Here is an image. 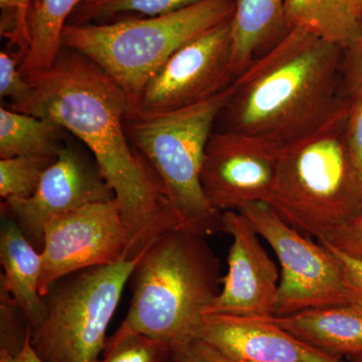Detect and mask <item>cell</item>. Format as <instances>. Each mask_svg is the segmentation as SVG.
I'll list each match as a JSON object with an SVG mask.
<instances>
[{
    "instance_id": "cell-1",
    "label": "cell",
    "mask_w": 362,
    "mask_h": 362,
    "mask_svg": "<svg viewBox=\"0 0 362 362\" xmlns=\"http://www.w3.org/2000/svg\"><path fill=\"white\" fill-rule=\"evenodd\" d=\"M32 82V98L16 111L57 123L87 145L120 204L129 235L128 259L182 228L156 170L126 132L127 97L103 70L78 52L62 49L51 70Z\"/></svg>"
},
{
    "instance_id": "cell-2",
    "label": "cell",
    "mask_w": 362,
    "mask_h": 362,
    "mask_svg": "<svg viewBox=\"0 0 362 362\" xmlns=\"http://www.w3.org/2000/svg\"><path fill=\"white\" fill-rule=\"evenodd\" d=\"M344 49L294 28L230 86L218 121L237 133L282 149L308 137L346 110Z\"/></svg>"
},
{
    "instance_id": "cell-3",
    "label": "cell",
    "mask_w": 362,
    "mask_h": 362,
    "mask_svg": "<svg viewBox=\"0 0 362 362\" xmlns=\"http://www.w3.org/2000/svg\"><path fill=\"white\" fill-rule=\"evenodd\" d=\"M206 238L178 228L148 247L130 277L124 324L168 342L170 350L197 337L223 281Z\"/></svg>"
},
{
    "instance_id": "cell-4",
    "label": "cell",
    "mask_w": 362,
    "mask_h": 362,
    "mask_svg": "<svg viewBox=\"0 0 362 362\" xmlns=\"http://www.w3.org/2000/svg\"><path fill=\"white\" fill-rule=\"evenodd\" d=\"M347 110L279 152L268 204L297 232L318 242L362 211V183L345 139Z\"/></svg>"
},
{
    "instance_id": "cell-5",
    "label": "cell",
    "mask_w": 362,
    "mask_h": 362,
    "mask_svg": "<svg viewBox=\"0 0 362 362\" xmlns=\"http://www.w3.org/2000/svg\"><path fill=\"white\" fill-rule=\"evenodd\" d=\"M235 6V0H202L154 18L68 23L62 44L103 70L127 97L132 114L150 78L169 57L211 28L232 20Z\"/></svg>"
},
{
    "instance_id": "cell-6",
    "label": "cell",
    "mask_w": 362,
    "mask_h": 362,
    "mask_svg": "<svg viewBox=\"0 0 362 362\" xmlns=\"http://www.w3.org/2000/svg\"><path fill=\"white\" fill-rule=\"evenodd\" d=\"M230 87L206 101L156 116L126 117L131 143L161 180L182 228L209 237L221 232V214L202 190L204 153Z\"/></svg>"
},
{
    "instance_id": "cell-7",
    "label": "cell",
    "mask_w": 362,
    "mask_h": 362,
    "mask_svg": "<svg viewBox=\"0 0 362 362\" xmlns=\"http://www.w3.org/2000/svg\"><path fill=\"white\" fill-rule=\"evenodd\" d=\"M142 255L75 272L49 288L45 296L47 315L37 327L30 329L33 349L42 361L96 362L99 359L124 288Z\"/></svg>"
},
{
    "instance_id": "cell-8",
    "label": "cell",
    "mask_w": 362,
    "mask_h": 362,
    "mask_svg": "<svg viewBox=\"0 0 362 362\" xmlns=\"http://www.w3.org/2000/svg\"><path fill=\"white\" fill-rule=\"evenodd\" d=\"M280 262L275 316L334 305L354 303L337 252L305 237L281 218L267 202L240 209Z\"/></svg>"
},
{
    "instance_id": "cell-9",
    "label": "cell",
    "mask_w": 362,
    "mask_h": 362,
    "mask_svg": "<svg viewBox=\"0 0 362 362\" xmlns=\"http://www.w3.org/2000/svg\"><path fill=\"white\" fill-rule=\"evenodd\" d=\"M129 246L116 199L56 216L45 226L40 294L45 297L57 281L75 272L128 259Z\"/></svg>"
},
{
    "instance_id": "cell-10",
    "label": "cell",
    "mask_w": 362,
    "mask_h": 362,
    "mask_svg": "<svg viewBox=\"0 0 362 362\" xmlns=\"http://www.w3.org/2000/svg\"><path fill=\"white\" fill-rule=\"evenodd\" d=\"M230 21L169 57L150 78L129 116H156L201 103L232 85Z\"/></svg>"
},
{
    "instance_id": "cell-11",
    "label": "cell",
    "mask_w": 362,
    "mask_h": 362,
    "mask_svg": "<svg viewBox=\"0 0 362 362\" xmlns=\"http://www.w3.org/2000/svg\"><path fill=\"white\" fill-rule=\"evenodd\" d=\"M280 149L247 136L214 131L204 153L202 190L214 209L240 211L270 199Z\"/></svg>"
},
{
    "instance_id": "cell-12",
    "label": "cell",
    "mask_w": 362,
    "mask_h": 362,
    "mask_svg": "<svg viewBox=\"0 0 362 362\" xmlns=\"http://www.w3.org/2000/svg\"><path fill=\"white\" fill-rule=\"evenodd\" d=\"M115 199L100 175L97 164L65 146L45 170L37 192L25 199H7L0 204L1 216L13 221L37 251L44 245L45 226L52 218L86 204Z\"/></svg>"
},
{
    "instance_id": "cell-13",
    "label": "cell",
    "mask_w": 362,
    "mask_h": 362,
    "mask_svg": "<svg viewBox=\"0 0 362 362\" xmlns=\"http://www.w3.org/2000/svg\"><path fill=\"white\" fill-rule=\"evenodd\" d=\"M221 232L230 235L233 243L223 287L207 314L262 319L275 316L279 272L262 246L259 233L238 211L221 214Z\"/></svg>"
},
{
    "instance_id": "cell-14",
    "label": "cell",
    "mask_w": 362,
    "mask_h": 362,
    "mask_svg": "<svg viewBox=\"0 0 362 362\" xmlns=\"http://www.w3.org/2000/svg\"><path fill=\"white\" fill-rule=\"evenodd\" d=\"M202 341L226 356L259 362H349L327 356L293 337L271 318L206 314Z\"/></svg>"
},
{
    "instance_id": "cell-15",
    "label": "cell",
    "mask_w": 362,
    "mask_h": 362,
    "mask_svg": "<svg viewBox=\"0 0 362 362\" xmlns=\"http://www.w3.org/2000/svg\"><path fill=\"white\" fill-rule=\"evenodd\" d=\"M272 321L293 337L337 358L362 357V305L347 303L308 309Z\"/></svg>"
},
{
    "instance_id": "cell-16",
    "label": "cell",
    "mask_w": 362,
    "mask_h": 362,
    "mask_svg": "<svg viewBox=\"0 0 362 362\" xmlns=\"http://www.w3.org/2000/svg\"><path fill=\"white\" fill-rule=\"evenodd\" d=\"M230 69L237 78L292 30L285 0H235L230 20Z\"/></svg>"
},
{
    "instance_id": "cell-17",
    "label": "cell",
    "mask_w": 362,
    "mask_h": 362,
    "mask_svg": "<svg viewBox=\"0 0 362 362\" xmlns=\"http://www.w3.org/2000/svg\"><path fill=\"white\" fill-rule=\"evenodd\" d=\"M0 263L4 273L0 283L13 295L35 329L47 315L45 297L40 294V252L26 239L20 226L1 216Z\"/></svg>"
},
{
    "instance_id": "cell-18",
    "label": "cell",
    "mask_w": 362,
    "mask_h": 362,
    "mask_svg": "<svg viewBox=\"0 0 362 362\" xmlns=\"http://www.w3.org/2000/svg\"><path fill=\"white\" fill-rule=\"evenodd\" d=\"M101 0H39L28 18L30 45L21 70L33 81L47 73L56 64L62 49V35L71 14L83 4Z\"/></svg>"
},
{
    "instance_id": "cell-19",
    "label": "cell",
    "mask_w": 362,
    "mask_h": 362,
    "mask_svg": "<svg viewBox=\"0 0 362 362\" xmlns=\"http://www.w3.org/2000/svg\"><path fill=\"white\" fill-rule=\"evenodd\" d=\"M290 28L308 30L347 49L362 32V21L350 0H285Z\"/></svg>"
},
{
    "instance_id": "cell-20",
    "label": "cell",
    "mask_w": 362,
    "mask_h": 362,
    "mask_svg": "<svg viewBox=\"0 0 362 362\" xmlns=\"http://www.w3.org/2000/svg\"><path fill=\"white\" fill-rule=\"evenodd\" d=\"M65 129L47 119L0 108V159L16 156L56 158L66 145Z\"/></svg>"
},
{
    "instance_id": "cell-21",
    "label": "cell",
    "mask_w": 362,
    "mask_h": 362,
    "mask_svg": "<svg viewBox=\"0 0 362 362\" xmlns=\"http://www.w3.org/2000/svg\"><path fill=\"white\" fill-rule=\"evenodd\" d=\"M202 0H101L80 6L71 14L70 25L110 23L122 18H154L175 13Z\"/></svg>"
},
{
    "instance_id": "cell-22",
    "label": "cell",
    "mask_w": 362,
    "mask_h": 362,
    "mask_svg": "<svg viewBox=\"0 0 362 362\" xmlns=\"http://www.w3.org/2000/svg\"><path fill=\"white\" fill-rule=\"evenodd\" d=\"M169 354L168 342L131 329L122 323L96 362H166Z\"/></svg>"
},
{
    "instance_id": "cell-23",
    "label": "cell",
    "mask_w": 362,
    "mask_h": 362,
    "mask_svg": "<svg viewBox=\"0 0 362 362\" xmlns=\"http://www.w3.org/2000/svg\"><path fill=\"white\" fill-rule=\"evenodd\" d=\"M56 158L16 156L0 159V197L2 201L32 197L37 192L45 170Z\"/></svg>"
},
{
    "instance_id": "cell-24",
    "label": "cell",
    "mask_w": 362,
    "mask_h": 362,
    "mask_svg": "<svg viewBox=\"0 0 362 362\" xmlns=\"http://www.w3.org/2000/svg\"><path fill=\"white\" fill-rule=\"evenodd\" d=\"M39 0H0V33L7 40L8 51L21 62L30 45L28 18L35 2Z\"/></svg>"
},
{
    "instance_id": "cell-25",
    "label": "cell",
    "mask_w": 362,
    "mask_h": 362,
    "mask_svg": "<svg viewBox=\"0 0 362 362\" xmlns=\"http://www.w3.org/2000/svg\"><path fill=\"white\" fill-rule=\"evenodd\" d=\"M30 331L25 312L6 286L0 283V351L11 356L18 354Z\"/></svg>"
},
{
    "instance_id": "cell-26",
    "label": "cell",
    "mask_w": 362,
    "mask_h": 362,
    "mask_svg": "<svg viewBox=\"0 0 362 362\" xmlns=\"http://www.w3.org/2000/svg\"><path fill=\"white\" fill-rule=\"evenodd\" d=\"M21 59L11 51L0 52V97L8 101V108H21L33 96V82L21 70Z\"/></svg>"
},
{
    "instance_id": "cell-27",
    "label": "cell",
    "mask_w": 362,
    "mask_h": 362,
    "mask_svg": "<svg viewBox=\"0 0 362 362\" xmlns=\"http://www.w3.org/2000/svg\"><path fill=\"white\" fill-rule=\"evenodd\" d=\"M319 243L362 261V211Z\"/></svg>"
},
{
    "instance_id": "cell-28",
    "label": "cell",
    "mask_w": 362,
    "mask_h": 362,
    "mask_svg": "<svg viewBox=\"0 0 362 362\" xmlns=\"http://www.w3.org/2000/svg\"><path fill=\"white\" fill-rule=\"evenodd\" d=\"M168 362H259L232 357L214 349L211 345L194 338L187 343L173 347Z\"/></svg>"
},
{
    "instance_id": "cell-29",
    "label": "cell",
    "mask_w": 362,
    "mask_h": 362,
    "mask_svg": "<svg viewBox=\"0 0 362 362\" xmlns=\"http://www.w3.org/2000/svg\"><path fill=\"white\" fill-rule=\"evenodd\" d=\"M345 119V139L362 183V92L349 98Z\"/></svg>"
},
{
    "instance_id": "cell-30",
    "label": "cell",
    "mask_w": 362,
    "mask_h": 362,
    "mask_svg": "<svg viewBox=\"0 0 362 362\" xmlns=\"http://www.w3.org/2000/svg\"><path fill=\"white\" fill-rule=\"evenodd\" d=\"M362 92V32L343 52L342 94L345 99Z\"/></svg>"
},
{
    "instance_id": "cell-31",
    "label": "cell",
    "mask_w": 362,
    "mask_h": 362,
    "mask_svg": "<svg viewBox=\"0 0 362 362\" xmlns=\"http://www.w3.org/2000/svg\"><path fill=\"white\" fill-rule=\"evenodd\" d=\"M326 247H330L331 250L337 252V256L341 259L343 267H344L347 287L351 294L354 303L362 305V261L346 256L329 246Z\"/></svg>"
},
{
    "instance_id": "cell-32",
    "label": "cell",
    "mask_w": 362,
    "mask_h": 362,
    "mask_svg": "<svg viewBox=\"0 0 362 362\" xmlns=\"http://www.w3.org/2000/svg\"><path fill=\"white\" fill-rule=\"evenodd\" d=\"M30 335H32V331L26 339L25 346L18 354L11 356L6 352L0 351V362H45L33 349Z\"/></svg>"
},
{
    "instance_id": "cell-33",
    "label": "cell",
    "mask_w": 362,
    "mask_h": 362,
    "mask_svg": "<svg viewBox=\"0 0 362 362\" xmlns=\"http://www.w3.org/2000/svg\"><path fill=\"white\" fill-rule=\"evenodd\" d=\"M356 16L362 21V0H350Z\"/></svg>"
},
{
    "instance_id": "cell-34",
    "label": "cell",
    "mask_w": 362,
    "mask_h": 362,
    "mask_svg": "<svg viewBox=\"0 0 362 362\" xmlns=\"http://www.w3.org/2000/svg\"><path fill=\"white\" fill-rule=\"evenodd\" d=\"M349 362H362V357H354V358H349Z\"/></svg>"
}]
</instances>
